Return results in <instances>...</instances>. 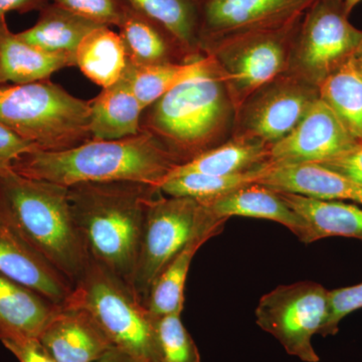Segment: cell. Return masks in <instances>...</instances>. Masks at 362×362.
I'll return each instance as SVG.
<instances>
[{"instance_id":"cell-1","label":"cell","mask_w":362,"mask_h":362,"mask_svg":"<svg viewBox=\"0 0 362 362\" xmlns=\"http://www.w3.org/2000/svg\"><path fill=\"white\" fill-rule=\"evenodd\" d=\"M180 162L145 131L117 140L90 139L62 151L32 149L13 161L25 177L71 187L81 182L134 181L160 188Z\"/></svg>"},{"instance_id":"cell-2","label":"cell","mask_w":362,"mask_h":362,"mask_svg":"<svg viewBox=\"0 0 362 362\" xmlns=\"http://www.w3.org/2000/svg\"><path fill=\"white\" fill-rule=\"evenodd\" d=\"M160 188L134 181L68 187L71 216L90 259L131 287L147 209Z\"/></svg>"},{"instance_id":"cell-3","label":"cell","mask_w":362,"mask_h":362,"mask_svg":"<svg viewBox=\"0 0 362 362\" xmlns=\"http://www.w3.org/2000/svg\"><path fill=\"white\" fill-rule=\"evenodd\" d=\"M0 216L71 283L90 256L71 216L68 187L0 170Z\"/></svg>"},{"instance_id":"cell-4","label":"cell","mask_w":362,"mask_h":362,"mask_svg":"<svg viewBox=\"0 0 362 362\" xmlns=\"http://www.w3.org/2000/svg\"><path fill=\"white\" fill-rule=\"evenodd\" d=\"M235 115L232 98L216 71L159 98L143 111L140 127L182 165L230 140Z\"/></svg>"},{"instance_id":"cell-5","label":"cell","mask_w":362,"mask_h":362,"mask_svg":"<svg viewBox=\"0 0 362 362\" xmlns=\"http://www.w3.org/2000/svg\"><path fill=\"white\" fill-rule=\"evenodd\" d=\"M0 124L42 151H62L92 139L89 101L49 80L0 84Z\"/></svg>"},{"instance_id":"cell-6","label":"cell","mask_w":362,"mask_h":362,"mask_svg":"<svg viewBox=\"0 0 362 362\" xmlns=\"http://www.w3.org/2000/svg\"><path fill=\"white\" fill-rule=\"evenodd\" d=\"M63 304L87 311L114 346L140 362H158L154 318L144 302L95 259L90 258Z\"/></svg>"},{"instance_id":"cell-7","label":"cell","mask_w":362,"mask_h":362,"mask_svg":"<svg viewBox=\"0 0 362 362\" xmlns=\"http://www.w3.org/2000/svg\"><path fill=\"white\" fill-rule=\"evenodd\" d=\"M302 18L280 28L226 35L204 47L202 52L213 61L235 110L252 93L287 73Z\"/></svg>"},{"instance_id":"cell-8","label":"cell","mask_w":362,"mask_h":362,"mask_svg":"<svg viewBox=\"0 0 362 362\" xmlns=\"http://www.w3.org/2000/svg\"><path fill=\"white\" fill-rule=\"evenodd\" d=\"M225 218L189 197L159 192L150 202L143 226L131 288L144 302L152 283L183 247L202 233L225 228Z\"/></svg>"},{"instance_id":"cell-9","label":"cell","mask_w":362,"mask_h":362,"mask_svg":"<svg viewBox=\"0 0 362 362\" xmlns=\"http://www.w3.org/2000/svg\"><path fill=\"white\" fill-rule=\"evenodd\" d=\"M361 42L362 30L350 23L343 0H316L300 23L287 73L318 88Z\"/></svg>"},{"instance_id":"cell-10","label":"cell","mask_w":362,"mask_h":362,"mask_svg":"<svg viewBox=\"0 0 362 362\" xmlns=\"http://www.w3.org/2000/svg\"><path fill=\"white\" fill-rule=\"evenodd\" d=\"M329 291L310 281L281 285L259 299L257 324L273 335L288 354L319 362L312 338L320 334L329 317Z\"/></svg>"},{"instance_id":"cell-11","label":"cell","mask_w":362,"mask_h":362,"mask_svg":"<svg viewBox=\"0 0 362 362\" xmlns=\"http://www.w3.org/2000/svg\"><path fill=\"white\" fill-rule=\"evenodd\" d=\"M319 98L318 88L283 74L238 109L232 137L272 145L289 134ZM230 137V138H232Z\"/></svg>"},{"instance_id":"cell-12","label":"cell","mask_w":362,"mask_h":362,"mask_svg":"<svg viewBox=\"0 0 362 362\" xmlns=\"http://www.w3.org/2000/svg\"><path fill=\"white\" fill-rule=\"evenodd\" d=\"M316 0H206L202 4L201 49L233 33L268 30L299 20ZM204 54V52H202Z\"/></svg>"},{"instance_id":"cell-13","label":"cell","mask_w":362,"mask_h":362,"mask_svg":"<svg viewBox=\"0 0 362 362\" xmlns=\"http://www.w3.org/2000/svg\"><path fill=\"white\" fill-rule=\"evenodd\" d=\"M320 98L287 136L270 145L271 163L320 162L358 143Z\"/></svg>"},{"instance_id":"cell-14","label":"cell","mask_w":362,"mask_h":362,"mask_svg":"<svg viewBox=\"0 0 362 362\" xmlns=\"http://www.w3.org/2000/svg\"><path fill=\"white\" fill-rule=\"evenodd\" d=\"M0 274L57 305L66 301L73 285L6 218L0 216Z\"/></svg>"},{"instance_id":"cell-15","label":"cell","mask_w":362,"mask_h":362,"mask_svg":"<svg viewBox=\"0 0 362 362\" xmlns=\"http://www.w3.org/2000/svg\"><path fill=\"white\" fill-rule=\"evenodd\" d=\"M39 340L57 362H95L114 346L87 311L65 304L57 306Z\"/></svg>"},{"instance_id":"cell-16","label":"cell","mask_w":362,"mask_h":362,"mask_svg":"<svg viewBox=\"0 0 362 362\" xmlns=\"http://www.w3.org/2000/svg\"><path fill=\"white\" fill-rule=\"evenodd\" d=\"M257 183L279 192L362 204V185L316 162L269 163Z\"/></svg>"},{"instance_id":"cell-17","label":"cell","mask_w":362,"mask_h":362,"mask_svg":"<svg viewBox=\"0 0 362 362\" xmlns=\"http://www.w3.org/2000/svg\"><path fill=\"white\" fill-rule=\"evenodd\" d=\"M118 28L129 65L185 64L204 58L188 51L165 25L130 6L126 8Z\"/></svg>"},{"instance_id":"cell-18","label":"cell","mask_w":362,"mask_h":362,"mask_svg":"<svg viewBox=\"0 0 362 362\" xmlns=\"http://www.w3.org/2000/svg\"><path fill=\"white\" fill-rule=\"evenodd\" d=\"M218 218L232 216L275 221L286 226L305 244L312 243L310 228L303 218L286 204L278 192L252 183L204 204Z\"/></svg>"},{"instance_id":"cell-19","label":"cell","mask_w":362,"mask_h":362,"mask_svg":"<svg viewBox=\"0 0 362 362\" xmlns=\"http://www.w3.org/2000/svg\"><path fill=\"white\" fill-rule=\"evenodd\" d=\"M76 66V57L45 52L28 44L0 21V84H30L49 80L62 69Z\"/></svg>"},{"instance_id":"cell-20","label":"cell","mask_w":362,"mask_h":362,"mask_svg":"<svg viewBox=\"0 0 362 362\" xmlns=\"http://www.w3.org/2000/svg\"><path fill=\"white\" fill-rule=\"evenodd\" d=\"M89 103L92 139H122L141 131L144 109L125 76L116 84L102 89Z\"/></svg>"},{"instance_id":"cell-21","label":"cell","mask_w":362,"mask_h":362,"mask_svg":"<svg viewBox=\"0 0 362 362\" xmlns=\"http://www.w3.org/2000/svg\"><path fill=\"white\" fill-rule=\"evenodd\" d=\"M58 305L0 274V339H39Z\"/></svg>"},{"instance_id":"cell-22","label":"cell","mask_w":362,"mask_h":362,"mask_svg":"<svg viewBox=\"0 0 362 362\" xmlns=\"http://www.w3.org/2000/svg\"><path fill=\"white\" fill-rule=\"evenodd\" d=\"M279 194L308 225L312 243L329 237L362 240V209L356 204L310 199L287 192Z\"/></svg>"},{"instance_id":"cell-23","label":"cell","mask_w":362,"mask_h":362,"mask_svg":"<svg viewBox=\"0 0 362 362\" xmlns=\"http://www.w3.org/2000/svg\"><path fill=\"white\" fill-rule=\"evenodd\" d=\"M223 228L202 233L181 249L162 269L150 287L145 306L153 318L182 313L185 301V284L192 259L202 245L223 232Z\"/></svg>"},{"instance_id":"cell-24","label":"cell","mask_w":362,"mask_h":362,"mask_svg":"<svg viewBox=\"0 0 362 362\" xmlns=\"http://www.w3.org/2000/svg\"><path fill=\"white\" fill-rule=\"evenodd\" d=\"M76 66L102 89L119 82L128 66L127 52L119 33L110 26L100 25L88 33L76 52Z\"/></svg>"},{"instance_id":"cell-25","label":"cell","mask_w":362,"mask_h":362,"mask_svg":"<svg viewBox=\"0 0 362 362\" xmlns=\"http://www.w3.org/2000/svg\"><path fill=\"white\" fill-rule=\"evenodd\" d=\"M98 26L100 25L49 2L40 9L35 25L16 35L45 52L76 57L78 45Z\"/></svg>"},{"instance_id":"cell-26","label":"cell","mask_w":362,"mask_h":362,"mask_svg":"<svg viewBox=\"0 0 362 362\" xmlns=\"http://www.w3.org/2000/svg\"><path fill=\"white\" fill-rule=\"evenodd\" d=\"M269 163H271L270 145L232 137L194 160L178 166L173 175H240L264 168Z\"/></svg>"},{"instance_id":"cell-27","label":"cell","mask_w":362,"mask_h":362,"mask_svg":"<svg viewBox=\"0 0 362 362\" xmlns=\"http://www.w3.org/2000/svg\"><path fill=\"white\" fill-rule=\"evenodd\" d=\"M216 71L213 61L206 56L197 61L185 64L142 66L128 64L124 76L145 110L177 86L192 78L209 75Z\"/></svg>"},{"instance_id":"cell-28","label":"cell","mask_w":362,"mask_h":362,"mask_svg":"<svg viewBox=\"0 0 362 362\" xmlns=\"http://www.w3.org/2000/svg\"><path fill=\"white\" fill-rule=\"evenodd\" d=\"M319 98L337 114L350 134L362 142V77L354 57L318 87Z\"/></svg>"},{"instance_id":"cell-29","label":"cell","mask_w":362,"mask_h":362,"mask_svg":"<svg viewBox=\"0 0 362 362\" xmlns=\"http://www.w3.org/2000/svg\"><path fill=\"white\" fill-rule=\"evenodd\" d=\"M128 6L153 18L175 33L188 51L197 57L202 52L199 0H124Z\"/></svg>"},{"instance_id":"cell-30","label":"cell","mask_w":362,"mask_h":362,"mask_svg":"<svg viewBox=\"0 0 362 362\" xmlns=\"http://www.w3.org/2000/svg\"><path fill=\"white\" fill-rule=\"evenodd\" d=\"M264 168L233 175L204 173L171 175L162 183L160 190L168 197H189L202 204H206L240 187L257 183Z\"/></svg>"},{"instance_id":"cell-31","label":"cell","mask_w":362,"mask_h":362,"mask_svg":"<svg viewBox=\"0 0 362 362\" xmlns=\"http://www.w3.org/2000/svg\"><path fill=\"white\" fill-rule=\"evenodd\" d=\"M158 362H201V354L180 314L154 318Z\"/></svg>"},{"instance_id":"cell-32","label":"cell","mask_w":362,"mask_h":362,"mask_svg":"<svg viewBox=\"0 0 362 362\" xmlns=\"http://www.w3.org/2000/svg\"><path fill=\"white\" fill-rule=\"evenodd\" d=\"M100 25L116 26L122 21L128 6L124 0H49Z\"/></svg>"},{"instance_id":"cell-33","label":"cell","mask_w":362,"mask_h":362,"mask_svg":"<svg viewBox=\"0 0 362 362\" xmlns=\"http://www.w3.org/2000/svg\"><path fill=\"white\" fill-rule=\"evenodd\" d=\"M329 317L320 332L322 337L337 334L342 319L362 308V282L329 291Z\"/></svg>"},{"instance_id":"cell-34","label":"cell","mask_w":362,"mask_h":362,"mask_svg":"<svg viewBox=\"0 0 362 362\" xmlns=\"http://www.w3.org/2000/svg\"><path fill=\"white\" fill-rule=\"evenodd\" d=\"M319 164L362 185V142Z\"/></svg>"},{"instance_id":"cell-35","label":"cell","mask_w":362,"mask_h":362,"mask_svg":"<svg viewBox=\"0 0 362 362\" xmlns=\"http://www.w3.org/2000/svg\"><path fill=\"white\" fill-rule=\"evenodd\" d=\"M0 341L20 362H57L35 338L11 337Z\"/></svg>"},{"instance_id":"cell-36","label":"cell","mask_w":362,"mask_h":362,"mask_svg":"<svg viewBox=\"0 0 362 362\" xmlns=\"http://www.w3.org/2000/svg\"><path fill=\"white\" fill-rule=\"evenodd\" d=\"M32 149H35L32 143L0 124V170L13 168V161Z\"/></svg>"},{"instance_id":"cell-37","label":"cell","mask_w":362,"mask_h":362,"mask_svg":"<svg viewBox=\"0 0 362 362\" xmlns=\"http://www.w3.org/2000/svg\"><path fill=\"white\" fill-rule=\"evenodd\" d=\"M49 2V0H0V21L6 18V14L11 11L21 14L40 11Z\"/></svg>"},{"instance_id":"cell-38","label":"cell","mask_w":362,"mask_h":362,"mask_svg":"<svg viewBox=\"0 0 362 362\" xmlns=\"http://www.w3.org/2000/svg\"><path fill=\"white\" fill-rule=\"evenodd\" d=\"M95 362H140L134 356H131L128 352L118 349V347H111L103 356L100 357Z\"/></svg>"},{"instance_id":"cell-39","label":"cell","mask_w":362,"mask_h":362,"mask_svg":"<svg viewBox=\"0 0 362 362\" xmlns=\"http://www.w3.org/2000/svg\"><path fill=\"white\" fill-rule=\"evenodd\" d=\"M354 61L356 63L357 70L359 71L362 77V42L354 56Z\"/></svg>"},{"instance_id":"cell-40","label":"cell","mask_w":362,"mask_h":362,"mask_svg":"<svg viewBox=\"0 0 362 362\" xmlns=\"http://www.w3.org/2000/svg\"><path fill=\"white\" fill-rule=\"evenodd\" d=\"M344 1L345 9H346V13L349 14L352 13L354 8L357 6H358L362 0H343Z\"/></svg>"},{"instance_id":"cell-41","label":"cell","mask_w":362,"mask_h":362,"mask_svg":"<svg viewBox=\"0 0 362 362\" xmlns=\"http://www.w3.org/2000/svg\"><path fill=\"white\" fill-rule=\"evenodd\" d=\"M199 1H201L202 4V2L206 1V0H199Z\"/></svg>"}]
</instances>
